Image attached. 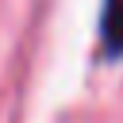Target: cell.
I'll list each match as a JSON object with an SVG mask.
<instances>
[{
	"instance_id": "obj_1",
	"label": "cell",
	"mask_w": 123,
	"mask_h": 123,
	"mask_svg": "<svg viewBox=\"0 0 123 123\" xmlns=\"http://www.w3.org/2000/svg\"><path fill=\"white\" fill-rule=\"evenodd\" d=\"M100 31H104V50L108 54H119L123 50V0H104Z\"/></svg>"
}]
</instances>
